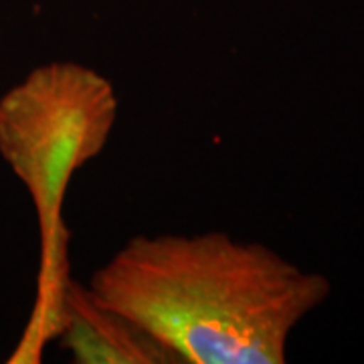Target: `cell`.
Listing matches in <instances>:
<instances>
[{
    "mask_svg": "<svg viewBox=\"0 0 364 364\" xmlns=\"http://www.w3.org/2000/svg\"><path fill=\"white\" fill-rule=\"evenodd\" d=\"M330 282L223 231L134 237L91 275V299L184 364H284Z\"/></svg>",
    "mask_w": 364,
    "mask_h": 364,
    "instance_id": "obj_1",
    "label": "cell"
},
{
    "mask_svg": "<svg viewBox=\"0 0 364 364\" xmlns=\"http://www.w3.org/2000/svg\"><path fill=\"white\" fill-rule=\"evenodd\" d=\"M119 100L93 67L53 61L0 97V154L33 198L43 239L39 286L69 282L63 200L79 168L104 152Z\"/></svg>",
    "mask_w": 364,
    "mask_h": 364,
    "instance_id": "obj_2",
    "label": "cell"
},
{
    "mask_svg": "<svg viewBox=\"0 0 364 364\" xmlns=\"http://www.w3.org/2000/svg\"><path fill=\"white\" fill-rule=\"evenodd\" d=\"M63 346L79 364L176 363L142 328L91 299L87 287L71 282L65 294Z\"/></svg>",
    "mask_w": 364,
    "mask_h": 364,
    "instance_id": "obj_3",
    "label": "cell"
}]
</instances>
